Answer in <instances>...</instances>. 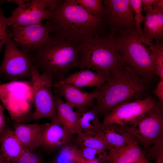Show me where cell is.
Returning <instances> with one entry per match:
<instances>
[{
    "label": "cell",
    "mask_w": 163,
    "mask_h": 163,
    "mask_svg": "<svg viewBox=\"0 0 163 163\" xmlns=\"http://www.w3.org/2000/svg\"><path fill=\"white\" fill-rule=\"evenodd\" d=\"M51 11V15L46 20L53 35L78 46L90 38L110 31L105 19L88 13L74 0H60Z\"/></svg>",
    "instance_id": "1"
},
{
    "label": "cell",
    "mask_w": 163,
    "mask_h": 163,
    "mask_svg": "<svg viewBox=\"0 0 163 163\" xmlns=\"http://www.w3.org/2000/svg\"><path fill=\"white\" fill-rule=\"evenodd\" d=\"M147 89V84L125 64L95 88L93 91L98 95L93 108L98 116H104L123 103L143 99Z\"/></svg>",
    "instance_id": "2"
},
{
    "label": "cell",
    "mask_w": 163,
    "mask_h": 163,
    "mask_svg": "<svg viewBox=\"0 0 163 163\" xmlns=\"http://www.w3.org/2000/svg\"><path fill=\"white\" fill-rule=\"evenodd\" d=\"M28 54L40 72L50 75L54 82L63 80L78 67L80 58L78 46L50 34L42 45Z\"/></svg>",
    "instance_id": "3"
},
{
    "label": "cell",
    "mask_w": 163,
    "mask_h": 163,
    "mask_svg": "<svg viewBox=\"0 0 163 163\" xmlns=\"http://www.w3.org/2000/svg\"><path fill=\"white\" fill-rule=\"evenodd\" d=\"M117 35L110 31L101 36L90 38L78 46L80 54L78 67L88 69L106 77L126 64L117 46Z\"/></svg>",
    "instance_id": "4"
},
{
    "label": "cell",
    "mask_w": 163,
    "mask_h": 163,
    "mask_svg": "<svg viewBox=\"0 0 163 163\" xmlns=\"http://www.w3.org/2000/svg\"><path fill=\"white\" fill-rule=\"evenodd\" d=\"M117 46L125 64L147 84L155 76L154 53L144 46L136 30L128 34L117 36Z\"/></svg>",
    "instance_id": "5"
},
{
    "label": "cell",
    "mask_w": 163,
    "mask_h": 163,
    "mask_svg": "<svg viewBox=\"0 0 163 163\" xmlns=\"http://www.w3.org/2000/svg\"><path fill=\"white\" fill-rule=\"evenodd\" d=\"M30 83L35 110L30 120L37 121L46 118L51 120L57 117L52 88L54 81L50 75L41 73L33 63Z\"/></svg>",
    "instance_id": "6"
},
{
    "label": "cell",
    "mask_w": 163,
    "mask_h": 163,
    "mask_svg": "<svg viewBox=\"0 0 163 163\" xmlns=\"http://www.w3.org/2000/svg\"><path fill=\"white\" fill-rule=\"evenodd\" d=\"M121 127L146 151L163 140V105L156 102L135 124Z\"/></svg>",
    "instance_id": "7"
},
{
    "label": "cell",
    "mask_w": 163,
    "mask_h": 163,
    "mask_svg": "<svg viewBox=\"0 0 163 163\" xmlns=\"http://www.w3.org/2000/svg\"><path fill=\"white\" fill-rule=\"evenodd\" d=\"M5 46L3 59L0 65V75H4L11 82L22 78L30 79L33 62L29 54L14 44L10 35Z\"/></svg>",
    "instance_id": "8"
},
{
    "label": "cell",
    "mask_w": 163,
    "mask_h": 163,
    "mask_svg": "<svg viewBox=\"0 0 163 163\" xmlns=\"http://www.w3.org/2000/svg\"><path fill=\"white\" fill-rule=\"evenodd\" d=\"M151 96L123 103L104 116L103 124L125 127L135 124L155 104Z\"/></svg>",
    "instance_id": "9"
},
{
    "label": "cell",
    "mask_w": 163,
    "mask_h": 163,
    "mask_svg": "<svg viewBox=\"0 0 163 163\" xmlns=\"http://www.w3.org/2000/svg\"><path fill=\"white\" fill-rule=\"evenodd\" d=\"M105 19L110 31L124 35L136 30L133 11L129 0H103Z\"/></svg>",
    "instance_id": "10"
},
{
    "label": "cell",
    "mask_w": 163,
    "mask_h": 163,
    "mask_svg": "<svg viewBox=\"0 0 163 163\" xmlns=\"http://www.w3.org/2000/svg\"><path fill=\"white\" fill-rule=\"evenodd\" d=\"M8 31L14 44L28 54L42 45L48 38L51 29L49 23L25 26L11 25Z\"/></svg>",
    "instance_id": "11"
},
{
    "label": "cell",
    "mask_w": 163,
    "mask_h": 163,
    "mask_svg": "<svg viewBox=\"0 0 163 163\" xmlns=\"http://www.w3.org/2000/svg\"><path fill=\"white\" fill-rule=\"evenodd\" d=\"M51 11L46 9V0H25L6 18L8 26H25L42 23L48 19Z\"/></svg>",
    "instance_id": "12"
},
{
    "label": "cell",
    "mask_w": 163,
    "mask_h": 163,
    "mask_svg": "<svg viewBox=\"0 0 163 163\" xmlns=\"http://www.w3.org/2000/svg\"><path fill=\"white\" fill-rule=\"evenodd\" d=\"M73 135L66 129L57 117L51 120L44 129L40 147L49 152L58 150L72 144Z\"/></svg>",
    "instance_id": "13"
},
{
    "label": "cell",
    "mask_w": 163,
    "mask_h": 163,
    "mask_svg": "<svg viewBox=\"0 0 163 163\" xmlns=\"http://www.w3.org/2000/svg\"><path fill=\"white\" fill-rule=\"evenodd\" d=\"M53 88V91L64 98L66 103L72 108H93L94 101L98 95L97 92L88 93L81 90L79 88L69 84H63L56 88Z\"/></svg>",
    "instance_id": "14"
},
{
    "label": "cell",
    "mask_w": 163,
    "mask_h": 163,
    "mask_svg": "<svg viewBox=\"0 0 163 163\" xmlns=\"http://www.w3.org/2000/svg\"><path fill=\"white\" fill-rule=\"evenodd\" d=\"M143 22V28L140 36L141 42L150 46L151 53H154L155 45L153 40L162 39L163 38V12L152 11L146 13Z\"/></svg>",
    "instance_id": "15"
},
{
    "label": "cell",
    "mask_w": 163,
    "mask_h": 163,
    "mask_svg": "<svg viewBox=\"0 0 163 163\" xmlns=\"http://www.w3.org/2000/svg\"><path fill=\"white\" fill-rule=\"evenodd\" d=\"M108 151V163H151L136 140L120 148H112Z\"/></svg>",
    "instance_id": "16"
},
{
    "label": "cell",
    "mask_w": 163,
    "mask_h": 163,
    "mask_svg": "<svg viewBox=\"0 0 163 163\" xmlns=\"http://www.w3.org/2000/svg\"><path fill=\"white\" fill-rule=\"evenodd\" d=\"M48 123L25 124L14 122L13 130L17 136L29 151H34L40 147L42 132Z\"/></svg>",
    "instance_id": "17"
},
{
    "label": "cell",
    "mask_w": 163,
    "mask_h": 163,
    "mask_svg": "<svg viewBox=\"0 0 163 163\" xmlns=\"http://www.w3.org/2000/svg\"><path fill=\"white\" fill-rule=\"evenodd\" d=\"M0 145L1 153L11 163H14L28 150L7 124L0 133Z\"/></svg>",
    "instance_id": "18"
},
{
    "label": "cell",
    "mask_w": 163,
    "mask_h": 163,
    "mask_svg": "<svg viewBox=\"0 0 163 163\" xmlns=\"http://www.w3.org/2000/svg\"><path fill=\"white\" fill-rule=\"evenodd\" d=\"M107 79L105 76L89 69H80L69 75L63 80L54 82L53 87L56 88L63 84H70L78 88L97 87L104 83Z\"/></svg>",
    "instance_id": "19"
},
{
    "label": "cell",
    "mask_w": 163,
    "mask_h": 163,
    "mask_svg": "<svg viewBox=\"0 0 163 163\" xmlns=\"http://www.w3.org/2000/svg\"><path fill=\"white\" fill-rule=\"evenodd\" d=\"M57 116L66 129L71 134L77 135L81 132L75 111L53 91Z\"/></svg>",
    "instance_id": "20"
},
{
    "label": "cell",
    "mask_w": 163,
    "mask_h": 163,
    "mask_svg": "<svg viewBox=\"0 0 163 163\" xmlns=\"http://www.w3.org/2000/svg\"><path fill=\"white\" fill-rule=\"evenodd\" d=\"M81 132L98 135L103 126L98 115L93 108L81 107L75 111Z\"/></svg>",
    "instance_id": "21"
},
{
    "label": "cell",
    "mask_w": 163,
    "mask_h": 163,
    "mask_svg": "<svg viewBox=\"0 0 163 163\" xmlns=\"http://www.w3.org/2000/svg\"><path fill=\"white\" fill-rule=\"evenodd\" d=\"M99 136L110 146L115 148L123 146L136 140L122 127L112 124H103Z\"/></svg>",
    "instance_id": "22"
},
{
    "label": "cell",
    "mask_w": 163,
    "mask_h": 163,
    "mask_svg": "<svg viewBox=\"0 0 163 163\" xmlns=\"http://www.w3.org/2000/svg\"><path fill=\"white\" fill-rule=\"evenodd\" d=\"M74 142L75 145L78 147L104 151H109L112 148L100 136L82 132L77 135Z\"/></svg>",
    "instance_id": "23"
},
{
    "label": "cell",
    "mask_w": 163,
    "mask_h": 163,
    "mask_svg": "<svg viewBox=\"0 0 163 163\" xmlns=\"http://www.w3.org/2000/svg\"><path fill=\"white\" fill-rule=\"evenodd\" d=\"M88 13L98 18L105 19V9L102 0H74Z\"/></svg>",
    "instance_id": "24"
},
{
    "label": "cell",
    "mask_w": 163,
    "mask_h": 163,
    "mask_svg": "<svg viewBox=\"0 0 163 163\" xmlns=\"http://www.w3.org/2000/svg\"><path fill=\"white\" fill-rule=\"evenodd\" d=\"M77 147L78 154L82 158L86 160H97L102 163H108V152L106 151L87 147Z\"/></svg>",
    "instance_id": "25"
},
{
    "label": "cell",
    "mask_w": 163,
    "mask_h": 163,
    "mask_svg": "<svg viewBox=\"0 0 163 163\" xmlns=\"http://www.w3.org/2000/svg\"><path fill=\"white\" fill-rule=\"evenodd\" d=\"M155 48L154 53L155 75L163 80V43L162 39L155 40Z\"/></svg>",
    "instance_id": "26"
},
{
    "label": "cell",
    "mask_w": 163,
    "mask_h": 163,
    "mask_svg": "<svg viewBox=\"0 0 163 163\" xmlns=\"http://www.w3.org/2000/svg\"><path fill=\"white\" fill-rule=\"evenodd\" d=\"M54 162L56 163H72L77 153V147L72 144L66 145L59 150Z\"/></svg>",
    "instance_id": "27"
},
{
    "label": "cell",
    "mask_w": 163,
    "mask_h": 163,
    "mask_svg": "<svg viewBox=\"0 0 163 163\" xmlns=\"http://www.w3.org/2000/svg\"><path fill=\"white\" fill-rule=\"evenodd\" d=\"M129 2L134 12L136 30L140 36L142 30L141 24L143 21L144 16L142 13L141 0H129Z\"/></svg>",
    "instance_id": "28"
},
{
    "label": "cell",
    "mask_w": 163,
    "mask_h": 163,
    "mask_svg": "<svg viewBox=\"0 0 163 163\" xmlns=\"http://www.w3.org/2000/svg\"><path fill=\"white\" fill-rule=\"evenodd\" d=\"M14 163H45L42 157L35 151L28 150Z\"/></svg>",
    "instance_id": "29"
},
{
    "label": "cell",
    "mask_w": 163,
    "mask_h": 163,
    "mask_svg": "<svg viewBox=\"0 0 163 163\" xmlns=\"http://www.w3.org/2000/svg\"><path fill=\"white\" fill-rule=\"evenodd\" d=\"M6 18L0 7V53L3 46L5 45L9 36L7 30Z\"/></svg>",
    "instance_id": "30"
},
{
    "label": "cell",
    "mask_w": 163,
    "mask_h": 163,
    "mask_svg": "<svg viewBox=\"0 0 163 163\" xmlns=\"http://www.w3.org/2000/svg\"><path fill=\"white\" fill-rule=\"evenodd\" d=\"M153 92L158 100V102L163 105V80H160L158 82Z\"/></svg>",
    "instance_id": "31"
},
{
    "label": "cell",
    "mask_w": 163,
    "mask_h": 163,
    "mask_svg": "<svg viewBox=\"0 0 163 163\" xmlns=\"http://www.w3.org/2000/svg\"><path fill=\"white\" fill-rule=\"evenodd\" d=\"M155 0H141L142 8L146 11L149 12L152 11V7Z\"/></svg>",
    "instance_id": "32"
},
{
    "label": "cell",
    "mask_w": 163,
    "mask_h": 163,
    "mask_svg": "<svg viewBox=\"0 0 163 163\" xmlns=\"http://www.w3.org/2000/svg\"><path fill=\"white\" fill-rule=\"evenodd\" d=\"M4 108L0 104V133L7 125L4 113Z\"/></svg>",
    "instance_id": "33"
},
{
    "label": "cell",
    "mask_w": 163,
    "mask_h": 163,
    "mask_svg": "<svg viewBox=\"0 0 163 163\" xmlns=\"http://www.w3.org/2000/svg\"><path fill=\"white\" fill-rule=\"evenodd\" d=\"M152 10L163 12V0H155L152 5Z\"/></svg>",
    "instance_id": "34"
},
{
    "label": "cell",
    "mask_w": 163,
    "mask_h": 163,
    "mask_svg": "<svg viewBox=\"0 0 163 163\" xmlns=\"http://www.w3.org/2000/svg\"><path fill=\"white\" fill-rule=\"evenodd\" d=\"M74 161L80 163H102L97 160H89L85 159L78 155V152L75 157Z\"/></svg>",
    "instance_id": "35"
},
{
    "label": "cell",
    "mask_w": 163,
    "mask_h": 163,
    "mask_svg": "<svg viewBox=\"0 0 163 163\" xmlns=\"http://www.w3.org/2000/svg\"><path fill=\"white\" fill-rule=\"evenodd\" d=\"M8 162L2 154L0 151V163H7Z\"/></svg>",
    "instance_id": "36"
},
{
    "label": "cell",
    "mask_w": 163,
    "mask_h": 163,
    "mask_svg": "<svg viewBox=\"0 0 163 163\" xmlns=\"http://www.w3.org/2000/svg\"><path fill=\"white\" fill-rule=\"evenodd\" d=\"M155 163H163V159H156Z\"/></svg>",
    "instance_id": "37"
},
{
    "label": "cell",
    "mask_w": 163,
    "mask_h": 163,
    "mask_svg": "<svg viewBox=\"0 0 163 163\" xmlns=\"http://www.w3.org/2000/svg\"><path fill=\"white\" fill-rule=\"evenodd\" d=\"M72 163H78V162H74Z\"/></svg>",
    "instance_id": "38"
},
{
    "label": "cell",
    "mask_w": 163,
    "mask_h": 163,
    "mask_svg": "<svg viewBox=\"0 0 163 163\" xmlns=\"http://www.w3.org/2000/svg\"><path fill=\"white\" fill-rule=\"evenodd\" d=\"M7 163H11L8 162H7Z\"/></svg>",
    "instance_id": "39"
},
{
    "label": "cell",
    "mask_w": 163,
    "mask_h": 163,
    "mask_svg": "<svg viewBox=\"0 0 163 163\" xmlns=\"http://www.w3.org/2000/svg\"><path fill=\"white\" fill-rule=\"evenodd\" d=\"M53 163H55V162H53Z\"/></svg>",
    "instance_id": "40"
}]
</instances>
